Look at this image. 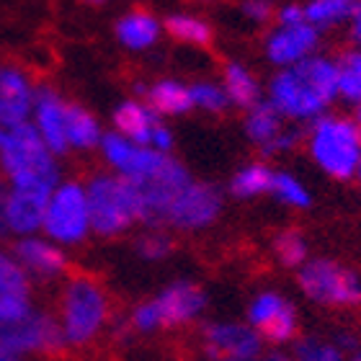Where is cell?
Wrapping results in <instances>:
<instances>
[{
	"instance_id": "1",
	"label": "cell",
	"mask_w": 361,
	"mask_h": 361,
	"mask_svg": "<svg viewBox=\"0 0 361 361\" xmlns=\"http://www.w3.org/2000/svg\"><path fill=\"white\" fill-rule=\"evenodd\" d=\"M338 96V68L328 57H307L294 68L279 70L269 85V104L284 119H320Z\"/></svg>"
},
{
	"instance_id": "2",
	"label": "cell",
	"mask_w": 361,
	"mask_h": 361,
	"mask_svg": "<svg viewBox=\"0 0 361 361\" xmlns=\"http://www.w3.org/2000/svg\"><path fill=\"white\" fill-rule=\"evenodd\" d=\"M0 168L13 188H34L52 194L60 186L57 158L47 150L31 121L0 127Z\"/></svg>"
},
{
	"instance_id": "3",
	"label": "cell",
	"mask_w": 361,
	"mask_h": 361,
	"mask_svg": "<svg viewBox=\"0 0 361 361\" xmlns=\"http://www.w3.org/2000/svg\"><path fill=\"white\" fill-rule=\"evenodd\" d=\"M310 155L325 173L338 180L354 178L361 160V129L343 116H320L307 137Z\"/></svg>"
},
{
	"instance_id": "4",
	"label": "cell",
	"mask_w": 361,
	"mask_h": 361,
	"mask_svg": "<svg viewBox=\"0 0 361 361\" xmlns=\"http://www.w3.org/2000/svg\"><path fill=\"white\" fill-rule=\"evenodd\" d=\"M85 196H88L90 230L101 238L124 233L142 217L135 186L119 176H93L85 186Z\"/></svg>"
},
{
	"instance_id": "5",
	"label": "cell",
	"mask_w": 361,
	"mask_h": 361,
	"mask_svg": "<svg viewBox=\"0 0 361 361\" xmlns=\"http://www.w3.org/2000/svg\"><path fill=\"white\" fill-rule=\"evenodd\" d=\"M109 317V300L88 276L70 279L60 302V331L68 346H85L96 338Z\"/></svg>"
},
{
	"instance_id": "6",
	"label": "cell",
	"mask_w": 361,
	"mask_h": 361,
	"mask_svg": "<svg viewBox=\"0 0 361 361\" xmlns=\"http://www.w3.org/2000/svg\"><path fill=\"white\" fill-rule=\"evenodd\" d=\"M42 230L47 233V240H52L54 245H78L88 238L90 214L83 183L68 180L54 188L47 202Z\"/></svg>"
},
{
	"instance_id": "7",
	"label": "cell",
	"mask_w": 361,
	"mask_h": 361,
	"mask_svg": "<svg viewBox=\"0 0 361 361\" xmlns=\"http://www.w3.org/2000/svg\"><path fill=\"white\" fill-rule=\"evenodd\" d=\"M300 286L312 302L333 307H356L361 305V279L346 266L315 258L300 269Z\"/></svg>"
},
{
	"instance_id": "8",
	"label": "cell",
	"mask_w": 361,
	"mask_h": 361,
	"mask_svg": "<svg viewBox=\"0 0 361 361\" xmlns=\"http://www.w3.org/2000/svg\"><path fill=\"white\" fill-rule=\"evenodd\" d=\"M101 152H104L106 163L119 173V178L129 180L132 186H140L145 180H150L152 176H158L171 160V155L155 152L150 147H140V145L129 142L116 132L104 135Z\"/></svg>"
},
{
	"instance_id": "9",
	"label": "cell",
	"mask_w": 361,
	"mask_h": 361,
	"mask_svg": "<svg viewBox=\"0 0 361 361\" xmlns=\"http://www.w3.org/2000/svg\"><path fill=\"white\" fill-rule=\"evenodd\" d=\"M49 194L34 191V188L0 186V235H31L42 230Z\"/></svg>"
},
{
	"instance_id": "10",
	"label": "cell",
	"mask_w": 361,
	"mask_h": 361,
	"mask_svg": "<svg viewBox=\"0 0 361 361\" xmlns=\"http://www.w3.org/2000/svg\"><path fill=\"white\" fill-rule=\"evenodd\" d=\"M222 209V194L217 186L191 180L178 196H176L166 212V222L180 230H202L217 219Z\"/></svg>"
},
{
	"instance_id": "11",
	"label": "cell",
	"mask_w": 361,
	"mask_h": 361,
	"mask_svg": "<svg viewBox=\"0 0 361 361\" xmlns=\"http://www.w3.org/2000/svg\"><path fill=\"white\" fill-rule=\"evenodd\" d=\"M0 343L13 351L16 356L23 354H57L68 346L65 336L60 331V323L47 312L34 310L23 323H18L11 331L0 333Z\"/></svg>"
},
{
	"instance_id": "12",
	"label": "cell",
	"mask_w": 361,
	"mask_h": 361,
	"mask_svg": "<svg viewBox=\"0 0 361 361\" xmlns=\"http://www.w3.org/2000/svg\"><path fill=\"white\" fill-rule=\"evenodd\" d=\"M264 341L250 325L238 323H214L204 331V351L214 361L219 359H240L256 361L261 356Z\"/></svg>"
},
{
	"instance_id": "13",
	"label": "cell",
	"mask_w": 361,
	"mask_h": 361,
	"mask_svg": "<svg viewBox=\"0 0 361 361\" xmlns=\"http://www.w3.org/2000/svg\"><path fill=\"white\" fill-rule=\"evenodd\" d=\"M248 320L250 328L271 343H286L297 333V312L289 302L274 292L258 294L248 310Z\"/></svg>"
},
{
	"instance_id": "14",
	"label": "cell",
	"mask_w": 361,
	"mask_h": 361,
	"mask_svg": "<svg viewBox=\"0 0 361 361\" xmlns=\"http://www.w3.org/2000/svg\"><path fill=\"white\" fill-rule=\"evenodd\" d=\"M65 114H68V104L57 96V90L52 88H37L34 96V129L39 132L42 142L47 145V150L57 155H65L70 150L68 147V135H65Z\"/></svg>"
},
{
	"instance_id": "15",
	"label": "cell",
	"mask_w": 361,
	"mask_h": 361,
	"mask_svg": "<svg viewBox=\"0 0 361 361\" xmlns=\"http://www.w3.org/2000/svg\"><path fill=\"white\" fill-rule=\"evenodd\" d=\"M37 88L26 73L13 65H0V127H16L29 121L34 111Z\"/></svg>"
},
{
	"instance_id": "16",
	"label": "cell",
	"mask_w": 361,
	"mask_h": 361,
	"mask_svg": "<svg viewBox=\"0 0 361 361\" xmlns=\"http://www.w3.org/2000/svg\"><path fill=\"white\" fill-rule=\"evenodd\" d=\"M317 42H320V31L310 23L292 26V29H276L266 39V57L279 68H294L312 57Z\"/></svg>"
},
{
	"instance_id": "17",
	"label": "cell",
	"mask_w": 361,
	"mask_h": 361,
	"mask_svg": "<svg viewBox=\"0 0 361 361\" xmlns=\"http://www.w3.org/2000/svg\"><path fill=\"white\" fill-rule=\"evenodd\" d=\"M152 302L158 307L160 328H176V325L191 323L204 310L207 297L191 281H176V284L166 286Z\"/></svg>"
},
{
	"instance_id": "18",
	"label": "cell",
	"mask_w": 361,
	"mask_h": 361,
	"mask_svg": "<svg viewBox=\"0 0 361 361\" xmlns=\"http://www.w3.org/2000/svg\"><path fill=\"white\" fill-rule=\"evenodd\" d=\"M13 258L29 276L37 279H57L68 271V256L60 245H54L47 238H21L16 243Z\"/></svg>"
},
{
	"instance_id": "19",
	"label": "cell",
	"mask_w": 361,
	"mask_h": 361,
	"mask_svg": "<svg viewBox=\"0 0 361 361\" xmlns=\"http://www.w3.org/2000/svg\"><path fill=\"white\" fill-rule=\"evenodd\" d=\"M114 124H116V135H121L124 140L140 145V147H150L152 129L160 124V116L147 104L124 101L114 111Z\"/></svg>"
},
{
	"instance_id": "20",
	"label": "cell",
	"mask_w": 361,
	"mask_h": 361,
	"mask_svg": "<svg viewBox=\"0 0 361 361\" xmlns=\"http://www.w3.org/2000/svg\"><path fill=\"white\" fill-rule=\"evenodd\" d=\"M160 37V21L147 11H132L116 21V39L129 49L142 52L152 47Z\"/></svg>"
},
{
	"instance_id": "21",
	"label": "cell",
	"mask_w": 361,
	"mask_h": 361,
	"mask_svg": "<svg viewBox=\"0 0 361 361\" xmlns=\"http://www.w3.org/2000/svg\"><path fill=\"white\" fill-rule=\"evenodd\" d=\"M65 135H68V147H75V150H93L104 140V132L98 127L96 116L78 104H68Z\"/></svg>"
},
{
	"instance_id": "22",
	"label": "cell",
	"mask_w": 361,
	"mask_h": 361,
	"mask_svg": "<svg viewBox=\"0 0 361 361\" xmlns=\"http://www.w3.org/2000/svg\"><path fill=\"white\" fill-rule=\"evenodd\" d=\"M284 116L269 104V101H258L245 116V132L261 150H269L276 142V137L284 132Z\"/></svg>"
},
{
	"instance_id": "23",
	"label": "cell",
	"mask_w": 361,
	"mask_h": 361,
	"mask_svg": "<svg viewBox=\"0 0 361 361\" xmlns=\"http://www.w3.org/2000/svg\"><path fill=\"white\" fill-rule=\"evenodd\" d=\"M147 106L152 111L168 114V116H176V114H186L191 111V93H188V85L178 83V80H158L147 90Z\"/></svg>"
},
{
	"instance_id": "24",
	"label": "cell",
	"mask_w": 361,
	"mask_h": 361,
	"mask_svg": "<svg viewBox=\"0 0 361 361\" xmlns=\"http://www.w3.org/2000/svg\"><path fill=\"white\" fill-rule=\"evenodd\" d=\"M225 96L230 104L240 106V109H253L261 101V88H258L256 78L250 75L243 65H227L225 68Z\"/></svg>"
},
{
	"instance_id": "25",
	"label": "cell",
	"mask_w": 361,
	"mask_h": 361,
	"mask_svg": "<svg viewBox=\"0 0 361 361\" xmlns=\"http://www.w3.org/2000/svg\"><path fill=\"white\" fill-rule=\"evenodd\" d=\"M271 180H274V171L264 163H250V166L240 168L230 180V191L240 199H253L258 194H269Z\"/></svg>"
},
{
	"instance_id": "26",
	"label": "cell",
	"mask_w": 361,
	"mask_h": 361,
	"mask_svg": "<svg viewBox=\"0 0 361 361\" xmlns=\"http://www.w3.org/2000/svg\"><path fill=\"white\" fill-rule=\"evenodd\" d=\"M356 8L359 6L348 3V0H315V3L305 6V21L320 31L325 26H336V23L351 18Z\"/></svg>"
},
{
	"instance_id": "27",
	"label": "cell",
	"mask_w": 361,
	"mask_h": 361,
	"mask_svg": "<svg viewBox=\"0 0 361 361\" xmlns=\"http://www.w3.org/2000/svg\"><path fill=\"white\" fill-rule=\"evenodd\" d=\"M166 31L178 42H186V44H209L212 42V26L204 18L191 13L168 16Z\"/></svg>"
},
{
	"instance_id": "28",
	"label": "cell",
	"mask_w": 361,
	"mask_h": 361,
	"mask_svg": "<svg viewBox=\"0 0 361 361\" xmlns=\"http://www.w3.org/2000/svg\"><path fill=\"white\" fill-rule=\"evenodd\" d=\"M29 274L11 253L0 250V297H29Z\"/></svg>"
},
{
	"instance_id": "29",
	"label": "cell",
	"mask_w": 361,
	"mask_h": 361,
	"mask_svg": "<svg viewBox=\"0 0 361 361\" xmlns=\"http://www.w3.org/2000/svg\"><path fill=\"white\" fill-rule=\"evenodd\" d=\"M338 68V96L361 104V49L346 52L336 62Z\"/></svg>"
},
{
	"instance_id": "30",
	"label": "cell",
	"mask_w": 361,
	"mask_h": 361,
	"mask_svg": "<svg viewBox=\"0 0 361 361\" xmlns=\"http://www.w3.org/2000/svg\"><path fill=\"white\" fill-rule=\"evenodd\" d=\"M274 253L284 266H305L307 264V243L300 233L294 230H284V233L276 235L274 240Z\"/></svg>"
},
{
	"instance_id": "31",
	"label": "cell",
	"mask_w": 361,
	"mask_h": 361,
	"mask_svg": "<svg viewBox=\"0 0 361 361\" xmlns=\"http://www.w3.org/2000/svg\"><path fill=\"white\" fill-rule=\"evenodd\" d=\"M279 199V202L289 204V207H307L310 204V194L307 188L302 186L300 180L289 173H274V180H271V191Z\"/></svg>"
},
{
	"instance_id": "32",
	"label": "cell",
	"mask_w": 361,
	"mask_h": 361,
	"mask_svg": "<svg viewBox=\"0 0 361 361\" xmlns=\"http://www.w3.org/2000/svg\"><path fill=\"white\" fill-rule=\"evenodd\" d=\"M191 93V106H199L204 111H212V114H219L227 109V96L222 85H214V83H194L188 88Z\"/></svg>"
},
{
	"instance_id": "33",
	"label": "cell",
	"mask_w": 361,
	"mask_h": 361,
	"mask_svg": "<svg viewBox=\"0 0 361 361\" xmlns=\"http://www.w3.org/2000/svg\"><path fill=\"white\" fill-rule=\"evenodd\" d=\"M34 312L29 297H0V333L11 331Z\"/></svg>"
},
{
	"instance_id": "34",
	"label": "cell",
	"mask_w": 361,
	"mask_h": 361,
	"mask_svg": "<svg viewBox=\"0 0 361 361\" xmlns=\"http://www.w3.org/2000/svg\"><path fill=\"white\" fill-rule=\"evenodd\" d=\"M292 361H341V351L331 343L315 338H305L294 351Z\"/></svg>"
},
{
	"instance_id": "35",
	"label": "cell",
	"mask_w": 361,
	"mask_h": 361,
	"mask_svg": "<svg viewBox=\"0 0 361 361\" xmlns=\"http://www.w3.org/2000/svg\"><path fill=\"white\" fill-rule=\"evenodd\" d=\"M171 248H173V243H171V238L168 235H145L142 240L137 243V253L142 258H147V261H160V258H166L168 253H171Z\"/></svg>"
},
{
	"instance_id": "36",
	"label": "cell",
	"mask_w": 361,
	"mask_h": 361,
	"mask_svg": "<svg viewBox=\"0 0 361 361\" xmlns=\"http://www.w3.org/2000/svg\"><path fill=\"white\" fill-rule=\"evenodd\" d=\"M132 328L142 333H150V331H158L160 328V315H158V307H155V302H142V305H137L135 312H132Z\"/></svg>"
},
{
	"instance_id": "37",
	"label": "cell",
	"mask_w": 361,
	"mask_h": 361,
	"mask_svg": "<svg viewBox=\"0 0 361 361\" xmlns=\"http://www.w3.org/2000/svg\"><path fill=\"white\" fill-rule=\"evenodd\" d=\"M276 21H279V29H292V26L307 23L305 21V6H297V3L281 6L276 11Z\"/></svg>"
},
{
	"instance_id": "38",
	"label": "cell",
	"mask_w": 361,
	"mask_h": 361,
	"mask_svg": "<svg viewBox=\"0 0 361 361\" xmlns=\"http://www.w3.org/2000/svg\"><path fill=\"white\" fill-rule=\"evenodd\" d=\"M243 16L245 18H250V21H256V23H264L271 18V6L269 3H243L240 6Z\"/></svg>"
},
{
	"instance_id": "39",
	"label": "cell",
	"mask_w": 361,
	"mask_h": 361,
	"mask_svg": "<svg viewBox=\"0 0 361 361\" xmlns=\"http://www.w3.org/2000/svg\"><path fill=\"white\" fill-rule=\"evenodd\" d=\"M351 37H354V42L361 47V6L356 8V13L351 16Z\"/></svg>"
},
{
	"instance_id": "40",
	"label": "cell",
	"mask_w": 361,
	"mask_h": 361,
	"mask_svg": "<svg viewBox=\"0 0 361 361\" xmlns=\"http://www.w3.org/2000/svg\"><path fill=\"white\" fill-rule=\"evenodd\" d=\"M0 361H23L21 356H16L13 351H8L3 343H0Z\"/></svg>"
},
{
	"instance_id": "41",
	"label": "cell",
	"mask_w": 361,
	"mask_h": 361,
	"mask_svg": "<svg viewBox=\"0 0 361 361\" xmlns=\"http://www.w3.org/2000/svg\"><path fill=\"white\" fill-rule=\"evenodd\" d=\"M256 361H292V359L284 354H269V356H258Z\"/></svg>"
},
{
	"instance_id": "42",
	"label": "cell",
	"mask_w": 361,
	"mask_h": 361,
	"mask_svg": "<svg viewBox=\"0 0 361 361\" xmlns=\"http://www.w3.org/2000/svg\"><path fill=\"white\" fill-rule=\"evenodd\" d=\"M356 127L361 129V109H359V114H356Z\"/></svg>"
},
{
	"instance_id": "43",
	"label": "cell",
	"mask_w": 361,
	"mask_h": 361,
	"mask_svg": "<svg viewBox=\"0 0 361 361\" xmlns=\"http://www.w3.org/2000/svg\"><path fill=\"white\" fill-rule=\"evenodd\" d=\"M351 361H361V351H359V354H356V356H354V359H351Z\"/></svg>"
},
{
	"instance_id": "44",
	"label": "cell",
	"mask_w": 361,
	"mask_h": 361,
	"mask_svg": "<svg viewBox=\"0 0 361 361\" xmlns=\"http://www.w3.org/2000/svg\"><path fill=\"white\" fill-rule=\"evenodd\" d=\"M356 176H359V178H361V160H359V171H356Z\"/></svg>"
},
{
	"instance_id": "45",
	"label": "cell",
	"mask_w": 361,
	"mask_h": 361,
	"mask_svg": "<svg viewBox=\"0 0 361 361\" xmlns=\"http://www.w3.org/2000/svg\"><path fill=\"white\" fill-rule=\"evenodd\" d=\"M219 361H240V359H219Z\"/></svg>"
}]
</instances>
